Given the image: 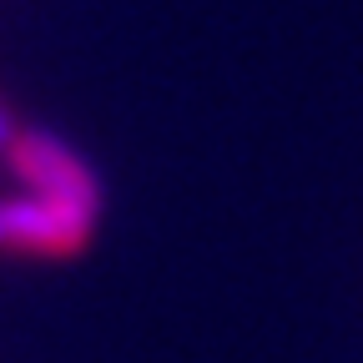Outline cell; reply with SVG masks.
Segmentation results:
<instances>
[{
    "instance_id": "1",
    "label": "cell",
    "mask_w": 363,
    "mask_h": 363,
    "mask_svg": "<svg viewBox=\"0 0 363 363\" xmlns=\"http://www.w3.org/2000/svg\"><path fill=\"white\" fill-rule=\"evenodd\" d=\"M96 212L56 202V197H0V247L40 252V257H71L91 242Z\"/></svg>"
},
{
    "instance_id": "2",
    "label": "cell",
    "mask_w": 363,
    "mask_h": 363,
    "mask_svg": "<svg viewBox=\"0 0 363 363\" xmlns=\"http://www.w3.org/2000/svg\"><path fill=\"white\" fill-rule=\"evenodd\" d=\"M6 157L30 182V192L71 202V207H86V212H101V182H96V172H91L66 142H56V136H45V131H16Z\"/></svg>"
},
{
    "instance_id": "3",
    "label": "cell",
    "mask_w": 363,
    "mask_h": 363,
    "mask_svg": "<svg viewBox=\"0 0 363 363\" xmlns=\"http://www.w3.org/2000/svg\"><path fill=\"white\" fill-rule=\"evenodd\" d=\"M16 131H21V126L11 121V111H6V106H0V147H11V136H16Z\"/></svg>"
}]
</instances>
